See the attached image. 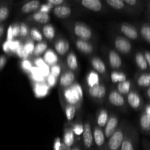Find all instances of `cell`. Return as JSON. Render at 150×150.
<instances>
[{
	"label": "cell",
	"mask_w": 150,
	"mask_h": 150,
	"mask_svg": "<svg viewBox=\"0 0 150 150\" xmlns=\"http://www.w3.org/2000/svg\"><path fill=\"white\" fill-rule=\"evenodd\" d=\"M108 59H109V64L110 66L113 69H119L121 67L122 64V61L117 51L111 50L110 51L109 54H108Z\"/></svg>",
	"instance_id": "obj_14"
},
{
	"label": "cell",
	"mask_w": 150,
	"mask_h": 150,
	"mask_svg": "<svg viewBox=\"0 0 150 150\" xmlns=\"http://www.w3.org/2000/svg\"><path fill=\"white\" fill-rule=\"evenodd\" d=\"M61 141H60V139L57 138L56 139V142L54 143V150H60V146H61Z\"/></svg>",
	"instance_id": "obj_53"
},
{
	"label": "cell",
	"mask_w": 150,
	"mask_h": 150,
	"mask_svg": "<svg viewBox=\"0 0 150 150\" xmlns=\"http://www.w3.org/2000/svg\"><path fill=\"white\" fill-rule=\"evenodd\" d=\"M121 32L125 35L127 38L130 40H136L139 38V33L134 26L127 23H123L120 27Z\"/></svg>",
	"instance_id": "obj_8"
},
{
	"label": "cell",
	"mask_w": 150,
	"mask_h": 150,
	"mask_svg": "<svg viewBox=\"0 0 150 150\" xmlns=\"http://www.w3.org/2000/svg\"><path fill=\"white\" fill-rule=\"evenodd\" d=\"M81 4L86 8L95 12H99L102 10V2L99 0H83Z\"/></svg>",
	"instance_id": "obj_17"
},
{
	"label": "cell",
	"mask_w": 150,
	"mask_h": 150,
	"mask_svg": "<svg viewBox=\"0 0 150 150\" xmlns=\"http://www.w3.org/2000/svg\"><path fill=\"white\" fill-rule=\"evenodd\" d=\"M40 7V1L38 0H32L23 4L21 7V11L23 13H30L35 11Z\"/></svg>",
	"instance_id": "obj_21"
},
{
	"label": "cell",
	"mask_w": 150,
	"mask_h": 150,
	"mask_svg": "<svg viewBox=\"0 0 150 150\" xmlns=\"http://www.w3.org/2000/svg\"><path fill=\"white\" fill-rule=\"evenodd\" d=\"M31 38L33 40L38 41V42H42V35L36 28H32L30 30Z\"/></svg>",
	"instance_id": "obj_38"
},
{
	"label": "cell",
	"mask_w": 150,
	"mask_h": 150,
	"mask_svg": "<svg viewBox=\"0 0 150 150\" xmlns=\"http://www.w3.org/2000/svg\"><path fill=\"white\" fill-rule=\"evenodd\" d=\"M91 64L97 73L100 74H104L106 72L105 64L99 57H94L91 61Z\"/></svg>",
	"instance_id": "obj_22"
},
{
	"label": "cell",
	"mask_w": 150,
	"mask_h": 150,
	"mask_svg": "<svg viewBox=\"0 0 150 150\" xmlns=\"http://www.w3.org/2000/svg\"><path fill=\"white\" fill-rule=\"evenodd\" d=\"M4 33V27L2 25H0V38L2 37V35Z\"/></svg>",
	"instance_id": "obj_58"
},
{
	"label": "cell",
	"mask_w": 150,
	"mask_h": 150,
	"mask_svg": "<svg viewBox=\"0 0 150 150\" xmlns=\"http://www.w3.org/2000/svg\"><path fill=\"white\" fill-rule=\"evenodd\" d=\"M123 1L125 2V4H127L130 6H134L135 4H137L138 2L136 0H124Z\"/></svg>",
	"instance_id": "obj_56"
},
{
	"label": "cell",
	"mask_w": 150,
	"mask_h": 150,
	"mask_svg": "<svg viewBox=\"0 0 150 150\" xmlns=\"http://www.w3.org/2000/svg\"><path fill=\"white\" fill-rule=\"evenodd\" d=\"M10 41H6L4 44H3V50H4V52L6 53H10Z\"/></svg>",
	"instance_id": "obj_54"
},
{
	"label": "cell",
	"mask_w": 150,
	"mask_h": 150,
	"mask_svg": "<svg viewBox=\"0 0 150 150\" xmlns=\"http://www.w3.org/2000/svg\"><path fill=\"white\" fill-rule=\"evenodd\" d=\"M70 150H82L81 147V145L79 144H76V145H74V146H72L70 148Z\"/></svg>",
	"instance_id": "obj_57"
},
{
	"label": "cell",
	"mask_w": 150,
	"mask_h": 150,
	"mask_svg": "<svg viewBox=\"0 0 150 150\" xmlns=\"http://www.w3.org/2000/svg\"><path fill=\"white\" fill-rule=\"evenodd\" d=\"M16 52V54H18V56L20 58L23 59H27L28 57H29V55H28V54H26V51H25L24 48H23V45H22V44H21V45H19V47L17 48Z\"/></svg>",
	"instance_id": "obj_40"
},
{
	"label": "cell",
	"mask_w": 150,
	"mask_h": 150,
	"mask_svg": "<svg viewBox=\"0 0 150 150\" xmlns=\"http://www.w3.org/2000/svg\"><path fill=\"white\" fill-rule=\"evenodd\" d=\"M137 83L142 87H149L150 75L149 73H144L139 76L137 80Z\"/></svg>",
	"instance_id": "obj_33"
},
{
	"label": "cell",
	"mask_w": 150,
	"mask_h": 150,
	"mask_svg": "<svg viewBox=\"0 0 150 150\" xmlns=\"http://www.w3.org/2000/svg\"><path fill=\"white\" fill-rule=\"evenodd\" d=\"M147 97L148 98H150V88L148 87L147 89Z\"/></svg>",
	"instance_id": "obj_60"
},
{
	"label": "cell",
	"mask_w": 150,
	"mask_h": 150,
	"mask_svg": "<svg viewBox=\"0 0 150 150\" xmlns=\"http://www.w3.org/2000/svg\"><path fill=\"white\" fill-rule=\"evenodd\" d=\"M87 82L89 87L99 84V76L95 72L92 71L89 73L87 77Z\"/></svg>",
	"instance_id": "obj_34"
},
{
	"label": "cell",
	"mask_w": 150,
	"mask_h": 150,
	"mask_svg": "<svg viewBox=\"0 0 150 150\" xmlns=\"http://www.w3.org/2000/svg\"><path fill=\"white\" fill-rule=\"evenodd\" d=\"M83 146L86 150H90L93 146V134H92V127L89 122H86L83 125Z\"/></svg>",
	"instance_id": "obj_4"
},
{
	"label": "cell",
	"mask_w": 150,
	"mask_h": 150,
	"mask_svg": "<svg viewBox=\"0 0 150 150\" xmlns=\"http://www.w3.org/2000/svg\"><path fill=\"white\" fill-rule=\"evenodd\" d=\"M120 150H136V144L133 138L126 136L120 146Z\"/></svg>",
	"instance_id": "obj_24"
},
{
	"label": "cell",
	"mask_w": 150,
	"mask_h": 150,
	"mask_svg": "<svg viewBox=\"0 0 150 150\" xmlns=\"http://www.w3.org/2000/svg\"><path fill=\"white\" fill-rule=\"evenodd\" d=\"M23 48H24V50L26 52V54H27L28 55H29V54H33L35 45H34V43L32 41L29 40L23 45Z\"/></svg>",
	"instance_id": "obj_42"
},
{
	"label": "cell",
	"mask_w": 150,
	"mask_h": 150,
	"mask_svg": "<svg viewBox=\"0 0 150 150\" xmlns=\"http://www.w3.org/2000/svg\"><path fill=\"white\" fill-rule=\"evenodd\" d=\"M141 35H142L143 39L146 41L147 43L150 42V27L148 23H145L142 26L141 29Z\"/></svg>",
	"instance_id": "obj_35"
},
{
	"label": "cell",
	"mask_w": 150,
	"mask_h": 150,
	"mask_svg": "<svg viewBox=\"0 0 150 150\" xmlns=\"http://www.w3.org/2000/svg\"><path fill=\"white\" fill-rule=\"evenodd\" d=\"M7 57L4 55L0 56V70L4 68V66L7 64Z\"/></svg>",
	"instance_id": "obj_49"
},
{
	"label": "cell",
	"mask_w": 150,
	"mask_h": 150,
	"mask_svg": "<svg viewBox=\"0 0 150 150\" xmlns=\"http://www.w3.org/2000/svg\"><path fill=\"white\" fill-rule=\"evenodd\" d=\"M119 120L117 116L113 115L110 118H108V122L105 125V130H104V135L105 139H109L111 136L114 133L118 127Z\"/></svg>",
	"instance_id": "obj_6"
},
{
	"label": "cell",
	"mask_w": 150,
	"mask_h": 150,
	"mask_svg": "<svg viewBox=\"0 0 150 150\" xmlns=\"http://www.w3.org/2000/svg\"><path fill=\"white\" fill-rule=\"evenodd\" d=\"M67 64L68 66L69 69L71 70H76L79 67V64H78V59L76 54L71 51L68 54L67 57Z\"/></svg>",
	"instance_id": "obj_26"
},
{
	"label": "cell",
	"mask_w": 150,
	"mask_h": 150,
	"mask_svg": "<svg viewBox=\"0 0 150 150\" xmlns=\"http://www.w3.org/2000/svg\"><path fill=\"white\" fill-rule=\"evenodd\" d=\"M42 33L45 38L48 40H53L55 37V29L51 24H45L42 28Z\"/></svg>",
	"instance_id": "obj_29"
},
{
	"label": "cell",
	"mask_w": 150,
	"mask_h": 150,
	"mask_svg": "<svg viewBox=\"0 0 150 150\" xmlns=\"http://www.w3.org/2000/svg\"><path fill=\"white\" fill-rule=\"evenodd\" d=\"M92 134H93V141L95 145L98 148H102L103 146L105 144V135L102 129L99 127H95Z\"/></svg>",
	"instance_id": "obj_10"
},
{
	"label": "cell",
	"mask_w": 150,
	"mask_h": 150,
	"mask_svg": "<svg viewBox=\"0 0 150 150\" xmlns=\"http://www.w3.org/2000/svg\"><path fill=\"white\" fill-rule=\"evenodd\" d=\"M29 34V28L24 23H21L20 24V36L26 37Z\"/></svg>",
	"instance_id": "obj_44"
},
{
	"label": "cell",
	"mask_w": 150,
	"mask_h": 150,
	"mask_svg": "<svg viewBox=\"0 0 150 150\" xmlns=\"http://www.w3.org/2000/svg\"><path fill=\"white\" fill-rule=\"evenodd\" d=\"M54 14L57 16L59 18H66L69 17L71 14L72 11L70 7H69L67 5H59L57 7H54V11H53Z\"/></svg>",
	"instance_id": "obj_15"
},
{
	"label": "cell",
	"mask_w": 150,
	"mask_h": 150,
	"mask_svg": "<svg viewBox=\"0 0 150 150\" xmlns=\"http://www.w3.org/2000/svg\"><path fill=\"white\" fill-rule=\"evenodd\" d=\"M52 7H53L52 5H51L50 4L47 3L46 4H43V5L40 6L39 12H41V13H48H48H49V11L51 10V9L52 8Z\"/></svg>",
	"instance_id": "obj_47"
},
{
	"label": "cell",
	"mask_w": 150,
	"mask_h": 150,
	"mask_svg": "<svg viewBox=\"0 0 150 150\" xmlns=\"http://www.w3.org/2000/svg\"><path fill=\"white\" fill-rule=\"evenodd\" d=\"M74 33L80 40L87 41L92 37V32L90 28L85 23L77 22L74 26Z\"/></svg>",
	"instance_id": "obj_3"
},
{
	"label": "cell",
	"mask_w": 150,
	"mask_h": 150,
	"mask_svg": "<svg viewBox=\"0 0 150 150\" xmlns=\"http://www.w3.org/2000/svg\"><path fill=\"white\" fill-rule=\"evenodd\" d=\"M108 101L111 105L116 107H122L125 105V99L117 91H112L108 96Z\"/></svg>",
	"instance_id": "obj_11"
},
{
	"label": "cell",
	"mask_w": 150,
	"mask_h": 150,
	"mask_svg": "<svg viewBox=\"0 0 150 150\" xmlns=\"http://www.w3.org/2000/svg\"><path fill=\"white\" fill-rule=\"evenodd\" d=\"M21 67L25 71L29 72L32 67V63L28 59H23V61L21 62Z\"/></svg>",
	"instance_id": "obj_45"
},
{
	"label": "cell",
	"mask_w": 150,
	"mask_h": 150,
	"mask_svg": "<svg viewBox=\"0 0 150 150\" xmlns=\"http://www.w3.org/2000/svg\"><path fill=\"white\" fill-rule=\"evenodd\" d=\"M74 80L75 75L73 72L70 71V70L64 72V73L62 74L61 77H60V86L63 88L70 87V86L73 83Z\"/></svg>",
	"instance_id": "obj_9"
},
{
	"label": "cell",
	"mask_w": 150,
	"mask_h": 150,
	"mask_svg": "<svg viewBox=\"0 0 150 150\" xmlns=\"http://www.w3.org/2000/svg\"><path fill=\"white\" fill-rule=\"evenodd\" d=\"M111 79L113 83H121L127 80L126 75L121 72L113 71L111 74Z\"/></svg>",
	"instance_id": "obj_30"
},
{
	"label": "cell",
	"mask_w": 150,
	"mask_h": 150,
	"mask_svg": "<svg viewBox=\"0 0 150 150\" xmlns=\"http://www.w3.org/2000/svg\"><path fill=\"white\" fill-rule=\"evenodd\" d=\"M75 143V134L73 130L67 128L64 131V137H63V144L66 147L70 149Z\"/></svg>",
	"instance_id": "obj_20"
},
{
	"label": "cell",
	"mask_w": 150,
	"mask_h": 150,
	"mask_svg": "<svg viewBox=\"0 0 150 150\" xmlns=\"http://www.w3.org/2000/svg\"><path fill=\"white\" fill-rule=\"evenodd\" d=\"M34 63H35V67H38V68H40L42 66H43L44 64H45V63L44 62L43 59H42L41 58H37L35 60V62H34Z\"/></svg>",
	"instance_id": "obj_50"
},
{
	"label": "cell",
	"mask_w": 150,
	"mask_h": 150,
	"mask_svg": "<svg viewBox=\"0 0 150 150\" xmlns=\"http://www.w3.org/2000/svg\"><path fill=\"white\" fill-rule=\"evenodd\" d=\"M34 91L38 98L45 97L49 92V87L44 82L42 83H35L34 84Z\"/></svg>",
	"instance_id": "obj_19"
},
{
	"label": "cell",
	"mask_w": 150,
	"mask_h": 150,
	"mask_svg": "<svg viewBox=\"0 0 150 150\" xmlns=\"http://www.w3.org/2000/svg\"><path fill=\"white\" fill-rule=\"evenodd\" d=\"M127 103L134 109H137L140 107L142 99L139 94L135 91H130L127 94Z\"/></svg>",
	"instance_id": "obj_13"
},
{
	"label": "cell",
	"mask_w": 150,
	"mask_h": 150,
	"mask_svg": "<svg viewBox=\"0 0 150 150\" xmlns=\"http://www.w3.org/2000/svg\"><path fill=\"white\" fill-rule=\"evenodd\" d=\"M48 4H50L52 6H59L61 4H62L64 3L63 0H48Z\"/></svg>",
	"instance_id": "obj_51"
},
{
	"label": "cell",
	"mask_w": 150,
	"mask_h": 150,
	"mask_svg": "<svg viewBox=\"0 0 150 150\" xmlns=\"http://www.w3.org/2000/svg\"><path fill=\"white\" fill-rule=\"evenodd\" d=\"M47 85H48V87H54L56 85L57 81V79L56 77H54L53 75H51V73H49L48 76H47Z\"/></svg>",
	"instance_id": "obj_43"
},
{
	"label": "cell",
	"mask_w": 150,
	"mask_h": 150,
	"mask_svg": "<svg viewBox=\"0 0 150 150\" xmlns=\"http://www.w3.org/2000/svg\"><path fill=\"white\" fill-rule=\"evenodd\" d=\"M54 48L56 52L61 56H64L68 52L70 49V44L68 41L64 39H59L56 41L54 44Z\"/></svg>",
	"instance_id": "obj_12"
},
{
	"label": "cell",
	"mask_w": 150,
	"mask_h": 150,
	"mask_svg": "<svg viewBox=\"0 0 150 150\" xmlns=\"http://www.w3.org/2000/svg\"><path fill=\"white\" fill-rule=\"evenodd\" d=\"M114 46L119 52L127 54L131 51L132 45L130 41L123 37H117L114 41Z\"/></svg>",
	"instance_id": "obj_5"
},
{
	"label": "cell",
	"mask_w": 150,
	"mask_h": 150,
	"mask_svg": "<svg viewBox=\"0 0 150 150\" xmlns=\"http://www.w3.org/2000/svg\"><path fill=\"white\" fill-rule=\"evenodd\" d=\"M76 110L75 105H70V104L67 105L65 108V114L67 120L68 121H72L74 119L75 115H76Z\"/></svg>",
	"instance_id": "obj_37"
},
{
	"label": "cell",
	"mask_w": 150,
	"mask_h": 150,
	"mask_svg": "<svg viewBox=\"0 0 150 150\" xmlns=\"http://www.w3.org/2000/svg\"><path fill=\"white\" fill-rule=\"evenodd\" d=\"M32 18L35 21L40 23H42V24H45L50 21L49 15L48 13H41V12H37V13H34L32 16Z\"/></svg>",
	"instance_id": "obj_23"
},
{
	"label": "cell",
	"mask_w": 150,
	"mask_h": 150,
	"mask_svg": "<svg viewBox=\"0 0 150 150\" xmlns=\"http://www.w3.org/2000/svg\"><path fill=\"white\" fill-rule=\"evenodd\" d=\"M43 61L48 67L49 66L51 67V66L55 65V64H57L58 57H57V54L53 50H46V51H45V54L43 56Z\"/></svg>",
	"instance_id": "obj_18"
},
{
	"label": "cell",
	"mask_w": 150,
	"mask_h": 150,
	"mask_svg": "<svg viewBox=\"0 0 150 150\" xmlns=\"http://www.w3.org/2000/svg\"><path fill=\"white\" fill-rule=\"evenodd\" d=\"M85 150H86V149H85Z\"/></svg>",
	"instance_id": "obj_61"
},
{
	"label": "cell",
	"mask_w": 150,
	"mask_h": 150,
	"mask_svg": "<svg viewBox=\"0 0 150 150\" xmlns=\"http://www.w3.org/2000/svg\"><path fill=\"white\" fill-rule=\"evenodd\" d=\"M108 111L105 109H102L98 114V118H97V122H98L99 127H104L106 125L107 122L108 120Z\"/></svg>",
	"instance_id": "obj_25"
},
{
	"label": "cell",
	"mask_w": 150,
	"mask_h": 150,
	"mask_svg": "<svg viewBox=\"0 0 150 150\" xmlns=\"http://www.w3.org/2000/svg\"><path fill=\"white\" fill-rule=\"evenodd\" d=\"M12 27V32H13V38L18 36H20V25L18 23H14Z\"/></svg>",
	"instance_id": "obj_46"
},
{
	"label": "cell",
	"mask_w": 150,
	"mask_h": 150,
	"mask_svg": "<svg viewBox=\"0 0 150 150\" xmlns=\"http://www.w3.org/2000/svg\"><path fill=\"white\" fill-rule=\"evenodd\" d=\"M89 94L93 98L102 99L106 95V89L103 85H95V86L89 87Z\"/></svg>",
	"instance_id": "obj_7"
},
{
	"label": "cell",
	"mask_w": 150,
	"mask_h": 150,
	"mask_svg": "<svg viewBox=\"0 0 150 150\" xmlns=\"http://www.w3.org/2000/svg\"><path fill=\"white\" fill-rule=\"evenodd\" d=\"M107 4L113 9L122 10L125 7V2L122 0H107Z\"/></svg>",
	"instance_id": "obj_36"
},
{
	"label": "cell",
	"mask_w": 150,
	"mask_h": 150,
	"mask_svg": "<svg viewBox=\"0 0 150 150\" xmlns=\"http://www.w3.org/2000/svg\"><path fill=\"white\" fill-rule=\"evenodd\" d=\"M136 63L139 68L142 70H146L148 69V64L145 60L144 57L141 52H138L136 55Z\"/></svg>",
	"instance_id": "obj_27"
},
{
	"label": "cell",
	"mask_w": 150,
	"mask_h": 150,
	"mask_svg": "<svg viewBox=\"0 0 150 150\" xmlns=\"http://www.w3.org/2000/svg\"><path fill=\"white\" fill-rule=\"evenodd\" d=\"M10 15V10L6 6H1L0 7V23L6 20Z\"/></svg>",
	"instance_id": "obj_39"
},
{
	"label": "cell",
	"mask_w": 150,
	"mask_h": 150,
	"mask_svg": "<svg viewBox=\"0 0 150 150\" xmlns=\"http://www.w3.org/2000/svg\"><path fill=\"white\" fill-rule=\"evenodd\" d=\"M144 113L146 114V115L150 116V105H147L146 106V109H145Z\"/></svg>",
	"instance_id": "obj_59"
},
{
	"label": "cell",
	"mask_w": 150,
	"mask_h": 150,
	"mask_svg": "<svg viewBox=\"0 0 150 150\" xmlns=\"http://www.w3.org/2000/svg\"><path fill=\"white\" fill-rule=\"evenodd\" d=\"M76 46L79 51L84 54H90L93 52V46L87 41L78 39L76 42Z\"/></svg>",
	"instance_id": "obj_16"
},
{
	"label": "cell",
	"mask_w": 150,
	"mask_h": 150,
	"mask_svg": "<svg viewBox=\"0 0 150 150\" xmlns=\"http://www.w3.org/2000/svg\"><path fill=\"white\" fill-rule=\"evenodd\" d=\"M144 59H145V60H146V63L148 64V65H149L150 64V53H149V51H146V52L144 53Z\"/></svg>",
	"instance_id": "obj_55"
},
{
	"label": "cell",
	"mask_w": 150,
	"mask_h": 150,
	"mask_svg": "<svg viewBox=\"0 0 150 150\" xmlns=\"http://www.w3.org/2000/svg\"><path fill=\"white\" fill-rule=\"evenodd\" d=\"M140 125L144 131L149 132L150 129V116L143 113L140 118Z\"/></svg>",
	"instance_id": "obj_32"
},
{
	"label": "cell",
	"mask_w": 150,
	"mask_h": 150,
	"mask_svg": "<svg viewBox=\"0 0 150 150\" xmlns=\"http://www.w3.org/2000/svg\"><path fill=\"white\" fill-rule=\"evenodd\" d=\"M50 73L57 79L61 74V67L57 64L51 66V69H50Z\"/></svg>",
	"instance_id": "obj_41"
},
{
	"label": "cell",
	"mask_w": 150,
	"mask_h": 150,
	"mask_svg": "<svg viewBox=\"0 0 150 150\" xmlns=\"http://www.w3.org/2000/svg\"><path fill=\"white\" fill-rule=\"evenodd\" d=\"M130 90V81L126 80L125 81L119 83L117 85V92L120 95H127Z\"/></svg>",
	"instance_id": "obj_28"
},
{
	"label": "cell",
	"mask_w": 150,
	"mask_h": 150,
	"mask_svg": "<svg viewBox=\"0 0 150 150\" xmlns=\"http://www.w3.org/2000/svg\"><path fill=\"white\" fill-rule=\"evenodd\" d=\"M48 48V45L45 42H40L37 44L36 45H35V48H34L33 51V54L36 57L38 56H40L41 54H43L44 52H45Z\"/></svg>",
	"instance_id": "obj_31"
},
{
	"label": "cell",
	"mask_w": 150,
	"mask_h": 150,
	"mask_svg": "<svg viewBox=\"0 0 150 150\" xmlns=\"http://www.w3.org/2000/svg\"><path fill=\"white\" fill-rule=\"evenodd\" d=\"M83 93L81 88L77 83L71 86V88H67L64 91V97L70 105H74V104L77 103L81 99Z\"/></svg>",
	"instance_id": "obj_2"
},
{
	"label": "cell",
	"mask_w": 150,
	"mask_h": 150,
	"mask_svg": "<svg viewBox=\"0 0 150 150\" xmlns=\"http://www.w3.org/2000/svg\"><path fill=\"white\" fill-rule=\"evenodd\" d=\"M73 131L74 133V134H76L77 136L82 134V132H83V126L80 124H76L74 126V127H73Z\"/></svg>",
	"instance_id": "obj_48"
},
{
	"label": "cell",
	"mask_w": 150,
	"mask_h": 150,
	"mask_svg": "<svg viewBox=\"0 0 150 150\" xmlns=\"http://www.w3.org/2000/svg\"><path fill=\"white\" fill-rule=\"evenodd\" d=\"M124 138L125 133L122 127L117 128L114 134L108 139L106 150H120Z\"/></svg>",
	"instance_id": "obj_1"
},
{
	"label": "cell",
	"mask_w": 150,
	"mask_h": 150,
	"mask_svg": "<svg viewBox=\"0 0 150 150\" xmlns=\"http://www.w3.org/2000/svg\"><path fill=\"white\" fill-rule=\"evenodd\" d=\"M13 40V32H12V27L11 26H9L8 30H7V41H12Z\"/></svg>",
	"instance_id": "obj_52"
}]
</instances>
